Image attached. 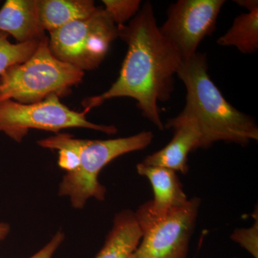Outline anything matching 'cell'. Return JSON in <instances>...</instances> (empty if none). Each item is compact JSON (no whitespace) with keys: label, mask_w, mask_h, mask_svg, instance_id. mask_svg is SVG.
Listing matches in <instances>:
<instances>
[{"label":"cell","mask_w":258,"mask_h":258,"mask_svg":"<svg viewBox=\"0 0 258 258\" xmlns=\"http://www.w3.org/2000/svg\"><path fill=\"white\" fill-rule=\"evenodd\" d=\"M142 237L135 213L123 210L115 215L113 227L95 258H130Z\"/></svg>","instance_id":"cell-12"},{"label":"cell","mask_w":258,"mask_h":258,"mask_svg":"<svg viewBox=\"0 0 258 258\" xmlns=\"http://www.w3.org/2000/svg\"><path fill=\"white\" fill-rule=\"evenodd\" d=\"M8 37V34L0 32V75L11 66L28 60L37 50L40 42L13 44Z\"/></svg>","instance_id":"cell-15"},{"label":"cell","mask_w":258,"mask_h":258,"mask_svg":"<svg viewBox=\"0 0 258 258\" xmlns=\"http://www.w3.org/2000/svg\"><path fill=\"white\" fill-rule=\"evenodd\" d=\"M208 71L206 55L201 52L183 61L176 75L186 88V104L177 116L166 122L193 120L200 129L203 149L217 142L245 146L257 141L258 127L253 118L225 99Z\"/></svg>","instance_id":"cell-2"},{"label":"cell","mask_w":258,"mask_h":258,"mask_svg":"<svg viewBox=\"0 0 258 258\" xmlns=\"http://www.w3.org/2000/svg\"><path fill=\"white\" fill-rule=\"evenodd\" d=\"M117 27L118 37L128 46L119 76L108 91L85 100L83 106L91 109L111 98H132L142 115L163 131L158 103L170 98L174 76L183 61L161 34L149 2L128 25Z\"/></svg>","instance_id":"cell-1"},{"label":"cell","mask_w":258,"mask_h":258,"mask_svg":"<svg viewBox=\"0 0 258 258\" xmlns=\"http://www.w3.org/2000/svg\"><path fill=\"white\" fill-rule=\"evenodd\" d=\"M84 72L52 55L47 36L28 60L15 64L0 75V103L13 100L23 104L60 98L83 81Z\"/></svg>","instance_id":"cell-3"},{"label":"cell","mask_w":258,"mask_h":258,"mask_svg":"<svg viewBox=\"0 0 258 258\" xmlns=\"http://www.w3.org/2000/svg\"><path fill=\"white\" fill-rule=\"evenodd\" d=\"M118 37V27L104 8H98L88 18L51 32L49 47L58 60L84 72L101 64L112 42Z\"/></svg>","instance_id":"cell-5"},{"label":"cell","mask_w":258,"mask_h":258,"mask_svg":"<svg viewBox=\"0 0 258 258\" xmlns=\"http://www.w3.org/2000/svg\"><path fill=\"white\" fill-rule=\"evenodd\" d=\"M137 171L150 181L154 191V199L143 206L154 216L164 215L184 206L188 203L176 171L161 166H148L143 163L137 164Z\"/></svg>","instance_id":"cell-10"},{"label":"cell","mask_w":258,"mask_h":258,"mask_svg":"<svg viewBox=\"0 0 258 258\" xmlns=\"http://www.w3.org/2000/svg\"><path fill=\"white\" fill-rule=\"evenodd\" d=\"M91 108L83 111L71 110L60 98L51 96L38 103L23 104L13 100L0 103V133L20 143L31 129L58 134L62 129L83 128L107 134H115L113 125H98L87 120Z\"/></svg>","instance_id":"cell-6"},{"label":"cell","mask_w":258,"mask_h":258,"mask_svg":"<svg viewBox=\"0 0 258 258\" xmlns=\"http://www.w3.org/2000/svg\"><path fill=\"white\" fill-rule=\"evenodd\" d=\"M257 220L253 227L248 229H237L232 239L247 249L254 258H258Z\"/></svg>","instance_id":"cell-17"},{"label":"cell","mask_w":258,"mask_h":258,"mask_svg":"<svg viewBox=\"0 0 258 258\" xmlns=\"http://www.w3.org/2000/svg\"><path fill=\"white\" fill-rule=\"evenodd\" d=\"M0 32L18 43L41 41L46 35L39 20L37 0H7L0 9Z\"/></svg>","instance_id":"cell-11"},{"label":"cell","mask_w":258,"mask_h":258,"mask_svg":"<svg viewBox=\"0 0 258 258\" xmlns=\"http://www.w3.org/2000/svg\"><path fill=\"white\" fill-rule=\"evenodd\" d=\"M104 10L116 26L125 25L141 9L140 0H103Z\"/></svg>","instance_id":"cell-16"},{"label":"cell","mask_w":258,"mask_h":258,"mask_svg":"<svg viewBox=\"0 0 258 258\" xmlns=\"http://www.w3.org/2000/svg\"><path fill=\"white\" fill-rule=\"evenodd\" d=\"M221 46H234L243 54L258 50V9L241 14L231 28L217 40Z\"/></svg>","instance_id":"cell-14"},{"label":"cell","mask_w":258,"mask_h":258,"mask_svg":"<svg viewBox=\"0 0 258 258\" xmlns=\"http://www.w3.org/2000/svg\"><path fill=\"white\" fill-rule=\"evenodd\" d=\"M224 0H179L169 6L159 30L182 61L198 52L200 44L215 29Z\"/></svg>","instance_id":"cell-8"},{"label":"cell","mask_w":258,"mask_h":258,"mask_svg":"<svg viewBox=\"0 0 258 258\" xmlns=\"http://www.w3.org/2000/svg\"><path fill=\"white\" fill-rule=\"evenodd\" d=\"M237 4L246 8L249 12L258 9L257 0H237Z\"/></svg>","instance_id":"cell-19"},{"label":"cell","mask_w":258,"mask_h":258,"mask_svg":"<svg viewBox=\"0 0 258 258\" xmlns=\"http://www.w3.org/2000/svg\"><path fill=\"white\" fill-rule=\"evenodd\" d=\"M152 132H142L124 138L81 142L80 164L77 169L66 173L59 186V195L68 197L75 209H83L89 199L103 201L106 189L98 176L103 168L123 154L145 149L152 143Z\"/></svg>","instance_id":"cell-4"},{"label":"cell","mask_w":258,"mask_h":258,"mask_svg":"<svg viewBox=\"0 0 258 258\" xmlns=\"http://www.w3.org/2000/svg\"><path fill=\"white\" fill-rule=\"evenodd\" d=\"M37 6L41 26L49 33L88 18L98 8L91 0H37Z\"/></svg>","instance_id":"cell-13"},{"label":"cell","mask_w":258,"mask_h":258,"mask_svg":"<svg viewBox=\"0 0 258 258\" xmlns=\"http://www.w3.org/2000/svg\"><path fill=\"white\" fill-rule=\"evenodd\" d=\"M200 202L191 199L184 206L160 216L149 213L143 205L139 207L134 213L142 237L130 258H187Z\"/></svg>","instance_id":"cell-7"},{"label":"cell","mask_w":258,"mask_h":258,"mask_svg":"<svg viewBox=\"0 0 258 258\" xmlns=\"http://www.w3.org/2000/svg\"><path fill=\"white\" fill-rule=\"evenodd\" d=\"M64 237L62 232H57L45 247L29 258H52L56 250L63 242Z\"/></svg>","instance_id":"cell-18"},{"label":"cell","mask_w":258,"mask_h":258,"mask_svg":"<svg viewBox=\"0 0 258 258\" xmlns=\"http://www.w3.org/2000/svg\"><path fill=\"white\" fill-rule=\"evenodd\" d=\"M164 128L173 129L174 137L165 147L147 156L143 161L148 166H161L181 174L189 171L188 154L191 151L200 149L201 134L193 120H184L177 123H168Z\"/></svg>","instance_id":"cell-9"},{"label":"cell","mask_w":258,"mask_h":258,"mask_svg":"<svg viewBox=\"0 0 258 258\" xmlns=\"http://www.w3.org/2000/svg\"><path fill=\"white\" fill-rule=\"evenodd\" d=\"M10 231V225L5 222H0V242L5 240L9 235Z\"/></svg>","instance_id":"cell-20"}]
</instances>
